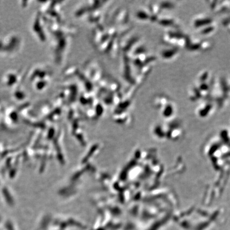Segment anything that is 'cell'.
<instances>
[{"label":"cell","instance_id":"7a4b0ae2","mask_svg":"<svg viewBox=\"0 0 230 230\" xmlns=\"http://www.w3.org/2000/svg\"><path fill=\"white\" fill-rule=\"evenodd\" d=\"M160 54L163 60L170 61L175 59L177 55L179 54V51L178 49L168 45V47L166 46L161 50Z\"/></svg>","mask_w":230,"mask_h":230},{"label":"cell","instance_id":"6da1fadb","mask_svg":"<svg viewBox=\"0 0 230 230\" xmlns=\"http://www.w3.org/2000/svg\"><path fill=\"white\" fill-rule=\"evenodd\" d=\"M215 21L204 14L195 16L191 20V26L197 34L203 36H210L216 31L217 26Z\"/></svg>","mask_w":230,"mask_h":230}]
</instances>
